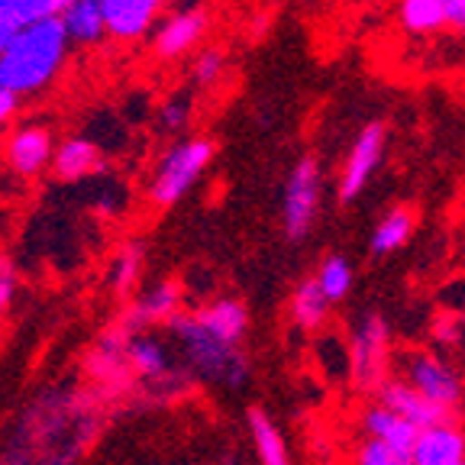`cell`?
Listing matches in <instances>:
<instances>
[{"label":"cell","instance_id":"1","mask_svg":"<svg viewBox=\"0 0 465 465\" xmlns=\"http://www.w3.org/2000/svg\"><path fill=\"white\" fill-rule=\"evenodd\" d=\"M68 55V36L58 20L23 26L0 52V91L14 97L36 94L55 81Z\"/></svg>","mask_w":465,"mask_h":465},{"label":"cell","instance_id":"2","mask_svg":"<svg viewBox=\"0 0 465 465\" xmlns=\"http://www.w3.org/2000/svg\"><path fill=\"white\" fill-rule=\"evenodd\" d=\"M174 342L182 349L184 362L194 375L207 378L213 385L223 388H242L249 378V359L242 356L240 346L220 342L217 336H211L207 330L194 320V313H178L168 320Z\"/></svg>","mask_w":465,"mask_h":465},{"label":"cell","instance_id":"3","mask_svg":"<svg viewBox=\"0 0 465 465\" xmlns=\"http://www.w3.org/2000/svg\"><path fill=\"white\" fill-rule=\"evenodd\" d=\"M213 159V143L207 139H184L165 153V159L155 168L153 182H149V201L155 207H172L178 203L191 188L197 184V178L203 174V168Z\"/></svg>","mask_w":465,"mask_h":465},{"label":"cell","instance_id":"4","mask_svg":"<svg viewBox=\"0 0 465 465\" xmlns=\"http://www.w3.org/2000/svg\"><path fill=\"white\" fill-rule=\"evenodd\" d=\"M126 362L139 385L149 388L155 398H174V394L188 391L191 375L184 369H174L172 349L162 340L149 333H133L126 342Z\"/></svg>","mask_w":465,"mask_h":465},{"label":"cell","instance_id":"5","mask_svg":"<svg viewBox=\"0 0 465 465\" xmlns=\"http://www.w3.org/2000/svg\"><path fill=\"white\" fill-rule=\"evenodd\" d=\"M320 211V165L317 159L304 155L298 165L291 168L288 184H284L282 223L288 240H304L313 217Z\"/></svg>","mask_w":465,"mask_h":465},{"label":"cell","instance_id":"6","mask_svg":"<svg viewBox=\"0 0 465 465\" xmlns=\"http://www.w3.org/2000/svg\"><path fill=\"white\" fill-rule=\"evenodd\" d=\"M407 388H414L423 401H430L433 407L450 414L452 407L462 398V381L459 375L443 362L436 359L433 352H411L404 359V378H401Z\"/></svg>","mask_w":465,"mask_h":465},{"label":"cell","instance_id":"7","mask_svg":"<svg viewBox=\"0 0 465 465\" xmlns=\"http://www.w3.org/2000/svg\"><path fill=\"white\" fill-rule=\"evenodd\" d=\"M349 369L359 388L385 385L388 371V327L381 317H365L356 330L352 352H349Z\"/></svg>","mask_w":465,"mask_h":465},{"label":"cell","instance_id":"8","mask_svg":"<svg viewBox=\"0 0 465 465\" xmlns=\"http://www.w3.org/2000/svg\"><path fill=\"white\" fill-rule=\"evenodd\" d=\"M381 149H385V126L381 124H371L359 133L356 145H352V153L346 159V168H342V178H340V201H356L359 194L365 191L369 184L371 172L378 168V159H381Z\"/></svg>","mask_w":465,"mask_h":465},{"label":"cell","instance_id":"9","mask_svg":"<svg viewBox=\"0 0 465 465\" xmlns=\"http://www.w3.org/2000/svg\"><path fill=\"white\" fill-rule=\"evenodd\" d=\"M130 336L133 333L126 327H114L110 333H104L101 346L91 352L87 371H91L97 385H107L110 391L133 385V371L130 362H126V342H130Z\"/></svg>","mask_w":465,"mask_h":465},{"label":"cell","instance_id":"10","mask_svg":"<svg viewBox=\"0 0 465 465\" xmlns=\"http://www.w3.org/2000/svg\"><path fill=\"white\" fill-rule=\"evenodd\" d=\"M162 0H101V14L107 23V36L114 39H139L153 29Z\"/></svg>","mask_w":465,"mask_h":465},{"label":"cell","instance_id":"11","mask_svg":"<svg viewBox=\"0 0 465 465\" xmlns=\"http://www.w3.org/2000/svg\"><path fill=\"white\" fill-rule=\"evenodd\" d=\"M178 307H182V288L174 282H159L126 311L120 327H126L130 333H145L155 323H168L172 317H178Z\"/></svg>","mask_w":465,"mask_h":465},{"label":"cell","instance_id":"12","mask_svg":"<svg viewBox=\"0 0 465 465\" xmlns=\"http://www.w3.org/2000/svg\"><path fill=\"white\" fill-rule=\"evenodd\" d=\"M207 14L197 7H188V10H178L174 16H168L162 23V29L155 33L153 39V49L159 58H182L188 49H194L201 43V36L207 33Z\"/></svg>","mask_w":465,"mask_h":465},{"label":"cell","instance_id":"13","mask_svg":"<svg viewBox=\"0 0 465 465\" xmlns=\"http://www.w3.org/2000/svg\"><path fill=\"white\" fill-rule=\"evenodd\" d=\"M411 465H465V436L452 423L420 430Z\"/></svg>","mask_w":465,"mask_h":465},{"label":"cell","instance_id":"14","mask_svg":"<svg viewBox=\"0 0 465 465\" xmlns=\"http://www.w3.org/2000/svg\"><path fill=\"white\" fill-rule=\"evenodd\" d=\"M52 133L45 126H23L7 139V162L16 174H39L52 162Z\"/></svg>","mask_w":465,"mask_h":465},{"label":"cell","instance_id":"15","mask_svg":"<svg viewBox=\"0 0 465 465\" xmlns=\"http://www.w3.org/2000/svg\"><path fill=\"white\" fill-rule=\"evenodd\" d=\"M381 407L398 414L401 420H407L411 427L427 430L436 427V423H446V411L433 407L430 401H423L414 388H407L404 381H385L381 385Z\"/></svg>","mask_w":465,"mask_h":465},{"label":"cell","instance_id":"16","mask_svg":"<svg viewBox=\"0 0 465 465\" xmlns=\"http://www.w3.org/2000/svg\"><path fill=\"white\" fill-rule=\"evenodd\" d=\"M194 320L211 336H217L220 342H230V346H240L249 330L246 307L232 298H220V301H213V304L201 307V311L194 313Z\"/></svg>","mask_w":465,"mask_h":465},{"label":"cell","instance_id":"17","mask_svg":"<svg viewBox=\"0 0 465 465\" xmlns=\"http://www.w3.org/2000/svg\"><path fill=\"white\" fill-rule=\"evenodd\" d=\"M365 433L371 436V440H378V443H385L388 450L401 452V456L411 459V452H414L417 446V436H420V430L411 427L407 420H401L398 414H391V411H385L381 404L369 407L365 411Z\"/></svg>","mask_w":465,"mask_h":465},{"label":"cell","instance_id":"18","mask_svg":"<svg viewBox=\"0 0 465 465\" xmlns=\"http://www.w3.org/2000/svg\"><path fill=\"white\" fill-rule=\"evenodd\" d=\"M52 168L62 182H81V178H91L104 168V155L94 143L87 139H65L52 153Z\"/></svg>","mask_w":465,"mask_h":465},{"label":"cell","instance_id":"19","mask_svg":"<svg viewBox=\"0 0 465 465\" xmlns=\"http://www.w3.org/2000/svg\"><path fill=\"white\" fill-rule=\"evenodd\" d=\"M62 29H65L68 43L94 45L107 36V23L101 14V0H72L65 14L58 16Z\"/></svg>","mask_w":465,"mask_h":465},{"label":"cell","instance_id":"20","mask_svg":"<svg viewBox=\"0 0 465 465\" xmlns=\"http://www.w3.org/2000/svg\"><path fill=\"white\" fill-rule=\"evenodd\" d=\"M249 433H252V443H255V452H259L262 465H291L282 430L262 414V411L249 414Z\"/></svg>","mask_w":465,"mask_h":465},{"label":"cell","instance_id":"21","mask_svg":"<svg viewBox=\"0 0 465 465\" xmlns=\"http://www.w3.org/2000/svg\"><path fill=\"white\" fill-rule=\"evenodd\" d=\"M411 232H414V213L407 211V207H398V211H391L375 226V232H371V252L375 255L394 252V249L404 246Z\"/></svg>","mask_w":465,"mask_h":465},{"label":"cell","instance_id":"22","mask_svg":"<svg viewBox=\"0 0 465 465\" xmlns=\"http://www.w3.org/2000/svg\"><path fill=\"white\" fill-rule=\"evenodd\" d=\"M327 311H330V301L320 294V288H317L313 278L304 284H298L294 298H291V313H294V320H298V327H304V330L323 327Z\"/></svg>","mask_w":465,"mask_h":465},{"label":"cell","instance_id":"23","mask_svg":"<svg viewBox=\"0 0 465 465\" xmlns=\"http://www.w3.org/2000/svg\"><path fill=\"white\" fill-rule=\"evenodd\" d=\"M72 0H0V7L14 16L16 26H33V23L58 20L65 14V7Z\"/></svg>","mask_w":465,"mask_h":465},{"label":"cell","instance_id":"24","mask_svg":"<svg viewBox=\"0 0 465 465\" xmlns=\"http://www.w3.org/2000/svg\"><path fill=\"white\" fill-rule=\"evenodd\" d=\"M313 282H317L320 294L333 304V301L346 298L349 288H352V269H349V262L342 259V255H330V259H323V265H320Z\"/></svg>","mask_w":465,"mask_h":465},{"label":"cell","instance_id":"25","mask_svg":"<svg viewBox=\"0 0 465 465\" xmlns=\"http://www.w3.org/2000/svg\"><path fill=\"white\" fill-rule=\"evenodd\" d=\"M401 23L411 33H433L443 29V0H401Z\"/></svg>","mask_w":465,"mask_h":465},{"label":"cell","instance_id":"26","mask_svg":"<svg viewBox=\"0 0 465 465\" xmlns=\"http://www.w3.org/2000/svg\"><path fill=\"white\" fill-rule=\"evenodd\" d=\"M139 275H143V246H124L120 252L114 255V262H110V284H114L120 294H126V291H133V284L139 282Z\"/></svg>","mask_w":465,"mask_h":465},{"label":"cell","instance_id":"27","mask_svg":"<svg viewBox=\"0 0 465 465\" xmlns=\"http://www.w3.org/2000/svg\"><path fill=\"white\" fill-rule=\"evenodd\" d=\"M359 465H411V459L388 450V446L378 443V440H365L362 450H359Z\"/></svg>","mask_w":465,"mask_h":465},{"label":"cell","instance_id":"28","mask_svg":"<svg viewBox=\"0 0 465 465\" xmlns=\"http://www.w3.org/2000/svg\"><path fill=\"white\" fill-rule=\"evenodd\" d=\"M223 65H226V55L220 49L201 52V58L194 62V78L201 81V84H213V81L223 74Z\"/></svg>","mask_w":465,"mask_h":465},{"label":"cell","instance_id":"29","mask_svg":"<svg viewBox=\"0 0 465 465\" xmlns=\"http://www.w3.org/2000/svg\"><path fill=\"white\" fill-rule=\"evenodd\" d=\"M14 294H16V272H14V265L0 255V320H4V313L14 304Z\"/></svg>","mask_w":465,"mask_h":465},{"label":"cell","instance_id":"30","mask_svg":"<svg viewBox=\"0 0 465 465\" xmlns=\"http://www.w3.org/2000/svg\"><path fill=\"white\" fill-rule=\"evenodd\" d=\"M433 333H436V340L443 342V346H456V342L465 336V327H462V323H456L452 317H440V320H436Z\"/></svg>","mask_w":465,"mask_h":465},{"label":"cell","instance_id":"31","mask_svg":"<svg viewBox=\"0 0 465 465\" xmlns=\"http://www.w3.org/2000/svg\"><path fill=\"white\" fill-rule=\"evenodd\" d=\"M162 124H165V130H182V126L188 124V104L168 101L165 107H162Z\"/></svg>","mask_w":465,"mask_h":465},{"label":"cell","instance_id":"32","mask_svg":"<svg viewBox=\"0 0 465 465\" xmlns=\"http://www.w3.org/2000/svg\"><path fill=\"white\" fill-rule=\"evenodd\" d=\"M443 20L446 26L465 33V0H443Z\"/></svg>","mask_w":465,"mask_h":465},{"label":"cell","instance_id":"33","mask_svg":"<svg viewBox=\"0 0 465 465\" xmlns=\"http://www.w3.org/2000/svg\"><path fill=\"white\" fill-rule=\"evenodd\" d=\"M16 33H20V26H16V23H14V16H10L7 10L0 7V52L7 49L10 39H14Z\"/></svg>","mask_w":465,"mask_h":465},{"label":"cell","instance_id":"34","mask_svg":"<svg viewBox=\"0 0 465 465\" xmlns=\"http://www.w3.org/2000/svg\"><path fill=\"white\" fill-rule=\"evenodd\" d=\"M0 465H29V459H26V452H23L20 446L10 443L7 450H4V456H0Z\"/></svg>","mask_w":465,"mask_h":465},{"label":"cell","instance_id":"35","mask_svg":"<svg viewBox=\"0 0 465 465\" xmlns=\"http://www.w3.org/2000/svg\"><path fill=\"white\" fill-rule=\"evenodd\" d=\"M14 110H16V97L7 94V91H0V126H4L10 116H14Z\"/></svg>","mask_w":465,"mask_h":465}]
</instances>
